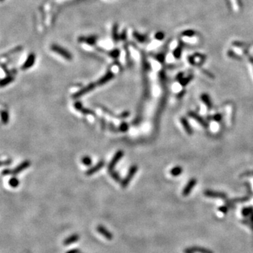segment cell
<instances>
[{"instance_id":"cell-1","label":"cell","mask_w":253,"mask_h":253,"mask_svg":"<svg viewBox=\"0 0 253 253\" xmlns=\"http://www.w3.org/2000/svg\"><path fill=\"white\" fill-rule=\"evenodd\" d=\"M31 165L30 160H25L23 163L18 165V166L15 167L13 170H9V169H5L2 171V175L4 176H7V175H16L24 171L28 167H29Z\"/></svg>"},{"instance_id":"cell-13","label":"cell","mask_w":253,"mask_h":253,"mask_svg":"<svg viewBox=\"0 0 253 253\" xmlns=\"http://www.w3.org/2000/svg\"><path fill=\"white\" fill-rule=\"evenodd\" d=\"M15 79L14 76L12 75V74H9L7 76V77H4V78L1 79V87H4L7 86V85H9V84L12 82H14Z\"/></svg>"},{"instance_id":"cell-8","label":"cell","mask_w":253,"mask_h":253,"mask_svg":"<svg viewBox=\"0 0 253 253\" xmlns=\"http://www.w3.org/2000/svg\"><path fill=\"white\" fill-rule=\"evenodd\" d=\"M114 76H115V75H114L113 72L111 71V70H108L107 73L103 76L101 78H100L98 80H97L96 82L97 87L103 86V85H104L105 84L108 83V82H110L111 79H113Z\"/></svg>"},{"instance_id":"cell-10","label":"cell","mask_w":253,"mask_h":253,"mask_svg":"<svg viewBox=\"0 0 253 253\" xmlns=\"http://www.w3.org/2000/svg\"><path fill=\"white\" fill-rule=\"evenodd\" d=\"M104 165H105V162H104V160H100L96 165L90 167L89 170H87L85 174H86L87 176H92V175L95 174V173L98 172V171L101 170L103 167H104Z\"/></svg>"},{"instance_id":"cell-3","label":"cell","mask_w":253,"mask_h":253,"mask_svg":"<svg viewBox=\"0 0 253 253\" xmlns=\"http://www.w3.org/2000/svg\"><path fill=\"white\" fill-rule=\"evenodd\" d=\"M138 171V167L137 165H134L130 167L129 170L127 172L126 176L121 181V186L122 188H126L128 186L129 184L130 183L131 181L133 179V177L135 176V174H136Z\"/></svg>"},{"instance_id":"cell-6","label":"cell","mask_w":253,"mask_h":253,"mask_svg":"<svg viewBox=\"0 0 253 253\" xmlns=\"http://www.w3.org/2000/svg\"><path fill=\"white\" fill-rule=\"evenodd\" d=\"M79 42L85 43L89 46H95L96 44L97 40H98V36L92 35L88 36H80L78 37Z\"/></svg>"},{"instance_id":"cell-18","label":"cell","mask_w":253,"mask_h":253,"mask_svg":"<svg viewBox=\"0 0 253 253\" xmlns=\"http://www.w3.org/2000/svg\"><path fill=\"white\" fill-rule=\"evenodd\" d=\"M19 183H20V182H19L18 179L16 178V177L11 178L10 180H9V185H10L11 187H12V188L18 187V185H19Z\"/></svg>"},{"instance_id":"cell-5","label":"cell","mask_w":253,"mask_h":253,"mask_svg":"<svg viewBox=\"0 0 253 253\" xmlns=\"http://www.w3.org/2000/svg\"><path fill=\"white\" fill-rule=\"evenodd\" d=\"M125 153L122 151H118L116 152V153L114 155V156L112 160L110 162L109 165L108 166V172H111L112 171H114V168L116 166V165L120 161V160L122 158V157L124 156Z\"/></svg>"},{"instance_id":"cell-2","label":"cell","mask_w":253,"mask_h":253,"mask_svg":"<svg viewBox=\"0 0 253 253\" xmlns=\"http://www.w3.org/2000/svg\"><path fill=\"white\" fill-rule=\"evenodd\" d=\"M51 49L53 52L56 53V54L60 55L61 56L65 58V59L70 61L73 59V55L69 51L67 50L66 49L63 48V47L60 46L58 44H53L51 45Z\"/></svg>"},{"instance_id":"cell-4","label":"cell","mask_w":253,"mask_h":253,"mask_svg":"<svg viewBox=\"0 0 253 253\" xmlns=\"http://www.w3.org/2000/svg\"><path fill=\"white\" fill-rule=\"evenodd\" d=\"M97 85L96 83V82H92V83H89V85H87V86H85V87H83L82 89H81L80 90H79L78 92H75V94H73V98H75V99H77V98H80V97L83 96L84 95L88 94L90 92H92V91L94 90L95 88H96Z\"/></svg>"},{"instance_id":"cell-25","label":"cell","mask_w":253,"mask_h":253,"mask_svg":"<svg viewBox=\"0 0 253 253\" xmlns=\"http://www.w3.org/2000/svg\"><path fill=\"white\" fill-rule=\"evenodd\" d=\"M11 163H12V160L11 159H7L6 160L4 161L1 162V166H4V165H9L11 164Z\"/></svg>"},{"instance_id":"cell-21","label":"cell","mask_w":253,"mask_h":253,"mask_svg":"<svg viewBox=\"0 0 253 253\" xmlns=\"http://www.w3.org/2000/svg\"><path fill=\"white\" fill-rule=\"evenodd\" d=\"M129 125L127 124V122H122L120 125V126L119 127V128H117V130H118V132H127V131H128L129 129Z\"/></svg>"},{"instance_id":"cell-16","label":"cell","mask_w":253,"mask_h":253,"mask_svg":"<svg viewBox=\"0 0 253 253\" xmlns=\"http://www.w3.org/2000/svg\"><path fill=\"white\" fill-rule=\"evenodd\" d=\"M1 122L4 125H7L9 121V114L7 111H1Z\"/></svg>"},{"instance_id":"cell-17","label":"cell","mask_w":253,"mask_h":253,"mask_svg":"<svg viewBox=\"0 0 253 253\" xmlns=\"http://www.w3.org/2000/svg\"><path fill=\"white\" fill-rule=\"evenodd\" d=\"M182 172V168L181 167H173V168L170 171V174L172 176H179V175H181Z\"/></svg>"},{"instance_id":"cell-12","label":"cell","mask_w":253,"mask_h":253,"mask_svg":"<svg viewBox=\"0 0 253 253\" xmlns=\"http://www.w3.org/2000/svg\"><path fill=\"white\" fill-rule=\"evenodd\" d=\"M112 38L115 43H117L120 40V34L118 32V25L115 23L113 26L112 29Z\"/></svg>"},{"instance_id":"cell-20","label":"cell","mask_w":253,"mask_h":253,"mask_svg":"<svg viewBox=\"0 0 253 253\" xmlns=\"http://www.w3.org/2000/svg\"><path fill=\"white\" fill-rule=\"evenodd\" d=\"M109 174H110V175H111V177L113 178V179L115 181V182H121L122 179H121L120 176V174H118V173H117V172H115V170L112 171V172H110Z\"/></svg>"},{"instance_id":"cell-24","label":"cell","mask_w":253,"mask_h":253,"mask_svg":"<svg viewBox=\"0 0 253 253\" xmlns=\"http://www.w3.org/2000/svg\"><path fill=\"white\" fill-rule=\"evenodd\" d=\"M181 52H182V50H181L180 48L176 49V50L174 51V56L176 57V58H179L181 56Z\"/></svg>"},{"instance_id":"cell-7","label":"cell","mask_w":253,"mask_h":253,"mask_svg":"<svg viewBox=\"0 0 253 253\" xmlns=\"http://www.w3.org/2000/svg\"><path fill=\"white\" fill-rule=\"evenodd\" d=\"M36 60V56L34 53H30L28 55L27 58H26V61L21 66V70H26L28 69H30V68L33 66V65L35 64Z\"/></svg>"},{"instance_id":"cell-23","label":"cell","mask_w":253,"mask_h":253,"mask_svg":"<svg viewBox=\"0 0 253 253\" xmlns=\"http://www.w3.org/2000/svg\"><path fill=\"white\" fill-rule=\"evenodd\" d=\"M194 35V32L193 30H186V31H184L183 32V35L184 36H187V37H191V36H193Z\"/></svg>"},{"instance_id":"cell-14","label":"cell","mask_w":253,"mask_h":253,"mask_svg":"<svg viewBox=\"0 0 253 253\" xmlns=\"http://www.w3.org/2000/svg\"><path fill=\"white\" fill-rule=\"evenodd\" d=\"M132 35L136 39V40L140 43H144L147 40V36L139 33L137 31H133Z\"/></svg>"},{"instance_id":"cell-9","label":"cell","mask_w":253,"mask_h":253,"mask_svg":"<svg viewBox=\"0 0 253 253\" xmlns=\"http://www.w3.org/2000/svg\"><path fill=\"white\" fill-rule=\"evenodd\" d=\"M74 108H75L77 111L81 112L82 113L85 114V115H91L93 116L96 115V114L95 113L94 111L89 109V108H85L82 106V103L79 101H76L75 104H74Z\"/></svg>"},{"instance_id":"cell-22","label":"cell","mask_w":253,"mask_h":253,"mask_svg":"<svg viewBox=\"0 0 253 253\" xmlns=\"http://www.w3.org/2000/svg\"><path fill=\"white\" fill-rule=\"evenodd\" d=\"M165 37V33L163 32H157L155 35V38L157 40H163Z\"/></svg>"},{"instance_id":"cell-11","label":"cell","mask_w":253,"mask_h":253,"mask_svg":"<svg viewBox=\"0 0 253 253\" xmlns=\"http://www.w3.org/2000/svg\"><path fill=\"white\" fill-rule=\"evenodd\" d=\"M100 51H102V52L106 53V54H108V56L111 57V58H113V59H115V60L118 59L119 57H120V49H117V48L112 49V50H111L110 51H108V52L107 51H104V49H100Z\"/></svg>"},{"instance_id":"cell-15","label":"cell","mask_w":253,"mask_h":253,"mask_svg":"<svg viewBox=\"0 0 253 253\" xmlns=\"http://www.w3.org/2000/svg\"><path fill=\"white\" fill-rule=\"evenodd\" d=\"M195 183H196V181L195 179H191V181L188 183L187 186H186L185 189H184V195H188L192 189H193V188L194 187V186L195 185Z\"/></svg>"},{"instance_id":"cell-19","label":"cell","mask_w":253,"mask_h":253,"mask_svg":"<svg viewBox=\"0 0 253 253\" xmlns=\"http://www.w3.org/2000/svg\"><path fill=\"white\" fill-rule=\"evenodd\" d=\"M82 163L85 166H90L92 163V158L89 156H84L82 158Z\"/></svg>"}]
</instances>
